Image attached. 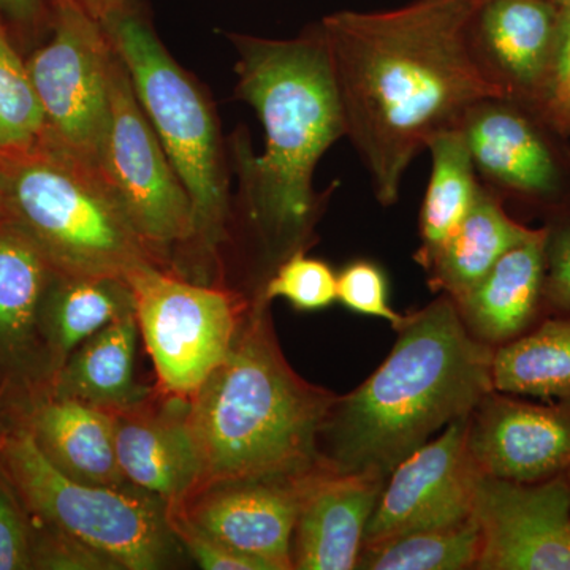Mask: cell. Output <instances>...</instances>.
Wrapping results in <instances>:
<instances>
[{
  "label": "cell",
  "mask_w": 570,
  "mask_h": 570,
  "mask_svg": "<svg viewBox=\"0 0 570 570\" xmlns=\"http://www.w3.org/2000/svg\"><path fill=\"white\" fill-rule=\"evenodd\" d=\"M2 426H3V423H2V422H0V430H2Z\"/></svg>",
  "instance_id": "cell-39"
},
{
  "label": "cell",
  "mask_w": 570,
  "mask_h": 570,
  "mask_svg": "<svg viewBox=\"0 0 570 570\" xmlns=\"http://www.w3.org/2000/svg\"><path fill=\"white\" fill-rule=\"evenodd\" d=\"M138 102L194 206V262L216 264L228 242L230 176L216 112L202 86L168 52L141 0L102 22Z\"/></svg>",
  "instance_id": "cell-6"
},
{
  "label": "cell",
  "mask_w": 570,
  "mask_h": 570,
  "mask_svg": "<svg viewBox=\"0 0 570 570\" xmlns=\"http://www.w3.org/2000/svg\"><path fill=\"white\" fill-rule=\"evenodd\" d=\"M268 305L255 294L227 358L187 400L200 463L197 491L238 480L299 478L321 464L318 436L336 395L288 365Z\"/></svg>",
  "instance_id": "cell-4"
},
{
  "label": "cell",
  "mask_w": 570,
  "mask_h": 570,
  "mask_svg": "<svg viewBox=\"0 0 570 570\" xmlns=\"http://www.w3.org/2000/svg\"><path fill=\"white\" fill-rule=\"evenodd\" d=\"M132 311L134 295L126 281L56 272L40 305V333L55 376L75 348Z\"/></svg>",
  "instance_id": "cell-23"
},
{
  "label": "cell",
  "mask_w": 570,
  "mask_h": 570,
  "mask_svg": "<svg viewBox=\"0 0 570 570\" xmlns=\"http://www.w3.org/2000/svg\"><path fill=\"white\" fill-rule=\"evenodd\" d=\"M535 111L554 129L570 137V0L560 2L553 63Z\"/></svg>",
  "instance_id": "cell-33"
},
{
  "label": "cell",
  "mask_w": 570,
  "mask_h": 570,
  "mask_svg": "<svg viewBox=\"0 0 570 570\" xmlns=\"http://www.w3.org/2000/svg\"><path fill=\"white\" fill-rule=\"evenodd\" d=\"M479 570H570V478L524 483L480 478Z\"/></svg>",
  "instance_id": "cell-13"
},
{
  "label": "cell",
  "mask_w": 570,
  "mask_h": 570,
  "mask_svg": "<svg viewBox=\"0 0 570 570\" xmlns=\"http://www.w3.org/2000/svg\"><path fill=\"white\" fill-rule=\"evenodd\" d=\"M468 426L469 415L453 420L441 436L393 469L367 521L363 546L455 527L474 517L483 474L469 452Z\"/></svg>",
  "instance_id": "cell-12"
},
{
  "label": "cell",
  "mask_w": 570,
  "mask_h": 570,
  "mask_svg": "<svg viewBox=\"0 0 570 570\" xmlns=\"http://www.w3.org/2000/svg\"><path fill=\"white\" fill-rule=\"evenodd\" d=\"M32 520V569L94 570L118 569L102 553L58 528Z\"/></svg>",
  "instance_id": "cell-31"
},
{
  "label": "cell",
  "mask_w": 570,
  "mask_h": 570,
  "mask_svg": "<svg viewBox=\"0 0 570 570\" xmlns=\"http://www.w3.org/2000/svg\"><path fill=\"white\" fill-rule=\"evenodd\" d=\"M45 115L20 48L0 20V153L39 145Z\"/></svg>",
  "instance_id": "cell-28"
},
{
  "label": "cell",
  "mask_w": 570,
  "mask_h": 570,
  "mask_svg": "<svg viewBox=\"0 0 570 570\" xmlns=\"http://www.w3.org/2000/svg\"><path fill=\"white\" fill-rule=\"evenodd\" d=\"M534 232L513 219L504 202L480 184L463 223L426 269L431 291L455 298L478 284L513 246Z\"/></svg>",
  "instance_id": "cell-24"
},
{
  "label": "cell",
  "mask_w": 570,
  "mask_h": 570,
  "mask_svg": "<svg viewBox=\"0 0 570 570\" xmlns=\"http://www.w3.org/2000/svg\"><path fill=\"white\" fill-rule=\"evenodd\" d=\"M31 569V515L0 471V570Z\"/></svg>",
  "instance_id": "cell-34"
},
{
  "label": "cell",
  "mask_w": 570,
  "mask_h": 570,
  "mask_svg": "<svg viewBox=\"0 0 570 570\" xmlns=\"http://www.w3.org/2000/svg\"><path fill=\"white\" fill-rule=\"evenodd\" d=\"M164 396L156 403L149 395L108 414L124 478L165 508H175L197 491L200 463L187 425V401Z\"/></svg>",
  "instance_id": "cell-18"
},
{
  "label": "cell",
  "mask_w": 570,
  "mask_h": 570,
  "mask_svg": "<svg viewBox=\"0 0 570 570\" xmlns=\"http://www.w3.org/2000/svg\"><path fill=\"white\" fill-rule=\"evenodd\" d=\"M10 425L24 428L45 459L69 478L112 489L132 487L119 468L107 411L47 393Z\"/></svg>",
  "instance_id": "cell-21"
},
{
  "label": "cell",
  "mask_w": 570,
  "mask_h": 570,
  "mask_svg": "<svg viewBox=\"0 0 570 570\" xmlns=\"http://www.w3.org/2000/svg\"><path fill=\"white\" fill-rule=\"evenodd\" d=\"M480 184L550 216L570 206V145L528 105L487 97L460 124Z\"/></svg>",
  "instance_id": "cell-11"
},
{
  "label": "cell",
  "mask_w": 570,
  "mask_h": 570,
  "mask_svg": "<svg viewBox=\"0 0 570 570\" xmlns=\"http://www.w3.org/2000/svg\"><path fill=\"white\" fill-rule=\"evenodd\" d=\"M163 395L187 401L223 365L247 313L242 295L157 265L126 277Z\"/></svg>",
  "instance_id": "cell-8"
},
{
  "label": "cell",
  "mask_w": 570,
  "mask_h": 570,
  "mask_svg": "<svg viewBox=\"0 0 570 570\" xmlns=\"http://www.w3.org/2000/svg\"><path fill=\"white\" fill-rule=\"evenodd\" d=\"M0 216L59 273L126 281L142 265L164 268L100 170L48 142L0 153Z\"/></svg>",
  "instance_id": "cell-5"
},
{
  "label": "cell",
  "mask_w": 570,
  "mask_h": 570,
  "mask_svg": "<svg viewBox=\"0 0 570 570\" xmlns=\"http://www.w3.org/2000/svg\"><path fill=\"white\" fill-rule=\"evenodd\" d=\"M491 374L498 392L570 400V314L546 316L523 336L494 348Z\"/></svg>",
  "instance_id": "cell-25"
},
{
  "label": "cell",
  "mask_w": 570,
  "mask_h": 570,
  "mask_svg": "<svg viewBox=\"0 0 570 570\" xmlns=\"http://www.w3.org/2000/svg\"><path fill=\"white\" fill-rule=\"evenodd\" d=\"M478 2L414 0L321 20L346 137L382 206L396 204L409 165L438 135L460 127L479 100L502 97L469 43Z\"/></svg>",
  "instance_id": "cell-1"
},
{
  "label": "cell",
  "mask_w": 570,
  "mask_h": 570,
  "mask_svg": "<svg viewBox=\"0 0 570 570\" xmlns=\"http://www.w3.org/2000/svg\"><path fill=\"white\" fill-rule=\"evenodd\" d=\"M546 228H534L478 284L455 296L461 322L480 343L498 348L523 336L546 317Z\"/></svg>",
  "instance_id": "cell-20"
},
{
  "label": "cell",
  "mask_w": 570,
  "mask_h": 570,
  "mask_svg": "<svg viewBox=\"0 0 570 570\" xmlns=\"http://www.w3.org/2000/svg\"><path fill=\"white\" fill-rule=\"evenodd\" d=\"M307 474L217 483L181 505L165 509L178 510L206 534L262 562L266 570H291L292 539Z\"/></svg>",
  "instance_id": "cell-16"
},
{
  "label": "cell",
  "mask_w": 570,
  "mask_h": 570,
  "mask_svg": "<svg viewBox=\"0 0 570 570\" xmlns=\"http://www.w3.org/2000/svg\"><path fill=\"white\" fill-rule=\"evenodd\" d=\"M468 448L490 478H570V400L535 403L491 390L469 415Z\"/></svg>",
  "instance_id": "cell-15"
},
{
  "label": "cell",
  "mask_w": 570,
  "mask_h": 570,
  "mask_svg": "<svg viewBox=\"0 0 570 570\" xmlns=\"http://www.w3.org/2000/svg\"><path fill=\"white\" fill-rule=\"evenodd\" d=\"M337 302L352 313L384 318L393 330L403 324L406 317L390 306L384 269L366 258L348 262L337 273Z\"/></svg>",
  "instance_id": "cell-30"
},
{
  "label": "cell",
  "mask_w": 570,
  "mask_h": 570,
  "mask_svg": "<svg viewBox=\"0 0 570 570\" xmlns=\"http://www.w3.org/2000/svg\"><path fill=\"white\" fill-rule=\"evenodd\" d=\"M165 513H167L168 527L174 532L179 546L186 549L190 558L197 562L198 568L205 570H266L262 562L246 557L206 534L178 510L165 509Z\"/></svg>",
  "instance_id": "cell-35"
},
{
  "label": "cell",
  "mask_w": 570,
  "mask_h": 570,
  "mask_svg": "<svg viewBox=\"0 0 570 570\" xmlns=\"http://www.w3.org/2000/svg\"><path fill=\"white\" fill-rule=\"evenodd\" d=\"M558 24L554 0H479L469 43L502 97L535 110L549 81Z\"/></svg>",
  "instance_id": "cell-17"
},
{
  "label": "cell",
  "mask_w": 570,
  "mask_h": 570,
  "mask_svg": "<svg viewBox=\"0 0 570 570\" xmlns=\"http://www.w3.org/2000/svg\"><path fill=\"white\" fill-rule=\"evenodd\" d=\"M227 37L236 50V97L254 108L265 130L258 156L236 135L234 160L239 208L269 277L309 246L332 194L314 190V171L346 137V126L321 21L294 39Z\"/></svg>",
  "instance_id": "cell-2"
},
{
  "label": "cell",
  "mask_w": 570,
  "mask_h": 570,
  "mask_svg": "<svg viewBox=\"0 0 570 570\" xmlns=\"http://www.w3.org/2000/svg\"><path fill=\"white\" fill-rule=\"evenodd\" d=\"M70 2L77 3L86 13L104 22L121 9L126 0H70Z\"/></svg>",
  "instance_id": "cell-37"
},
{
  "label": "cell",
  "mask_w": 570,
  "mask_h": 570,
  "mask_svg": "<svg viewBox=\"0 0 570 570\" xmlns=\"http://www.w3.org/2000/svg\"><path fill=\"white\" fill-rule=\"evenodd\" d=\"M0 471L33 520L80 540L116 568L156 570L174 561L179 542L159 499L134 487L112 489L69 478L45 459L24 428L0 430Z\"/></svg>",
  "instance_id": "cell-7"
},
{
  "label": "cell",
  "mask_w": 570,
  "mask_h": 570,
  "mask_svg": "<svg viewBox=\"0 0 570 570\" xmlns=\"http://www.w3.org/2000/svg\"><path fill=\"white\" fill-rule=\"evenodd\" d=\"M99 170L146 246L164 268L176 272V255L194 250L193 202L138 102L119 55Z\"/></svg>",
  "instance_id": "cell-10"
},
{
  "label": "cell",
  "mask_w": 570,
  "mask_h": 570,
  "mask_svg": "<svg viewBox=\"0 0 570 570\" xmlns=\"http://www.w3.org/2000/svg\"><path fill=\"white\" fill-rule=\"evenodd\" d=\"M138 330L135 311L104 326L75 348L52 381V395L115 412L151 395L135 381Z\"/></svg>",
  "instance_id": "cell-22"
},
{
  "label": "cell",
  "mask_w": 570,
  "mask_h": 570,
  "mask_svg": "<svg viewBox=\"0 0 570 570\" xmlns=\"http://www.w3.org/2000/svg\"><path fill=\"white\" fill-rule=\"evenodd\" d=\"M257 294L266 303L283 298L296 311L314 313L337 302V275L326 262L298 250L277 266Z\"/></svg>",
  "instance_id": "cell-29"
},
{
  "label": "cell",
  "mask_w": 570,
  "mask_h": 570,
  "mask_svg": "<svg viewBox=\"0 0 570 570\" xmlns=\"http://www.w3.org/2000/svg\"><path fill=\"white\" fill-rule=\"evenodd\" d=\"M387 358L355 390L336 396L321 436L322 466L389 479L393 469L494 390V348L469 335L442 294L406 314Z\"/></svg>",
  "instance_id": "cell-3"
},
{
  "label": "cell",
  "mask_w": 570,
  "mask_h": 570,
  "mask_svg": "<svg viewBox=\"0 0 570 570\" xmlns=\"http://www.w3.org/2000/svg\"><path fill=\"white\" fill-rule=\"evenodd\" d=\"M0 20L21 50L50 32V0H0Z\"/></svg>",
  "instance_id": "cell-36"
},
{
  "label": "cell",
  "mask_w": 570,
  "mask_h": 570,
  "mask_svg": "<svg viewBox=\"0 0 570 570\" xmlns=\"http://www.w3.org/2000/svg\"><path fill=\"white\" fill-rule=\"evenodd\" d=\"M428 151L431 176L420 212V246L414 255L425 272L463 223L480 187L461 127L438 135Z\"/></svg>",
  "instance_id": "cell-26"
},
{
  "label": "cell",
  "mask_w": 570,
  "mask_h": 570,
  "mask_svg": "<svg viewBox=\"0 0 570 570\" xmlns=\"http://www.w3.org/2000/svg\"><path fill=\"white\" fill-rule=\"evenodd\" d=\"M480 531L474 517L455 527L436 528L366 543L355 569L463 570L475 569Z\"/></svg>",
  "instance_id": "cell-27"
},
{
  "label": "cell",
  "mask_w": 570,
  "mask_h": 570,
  "mask_svg": "<svg viewBox=\"0 0 570 570\" xmlns=\"http://www.w3.org/2000/svg\"><path fill=\"white\" fill-rule=\"evenodd\" d=\"M554 2L560 3V2H562V0H554Z\"/></svg>",
  "instance_id": "cell-38"
},
{
  "label": "cell",
  "mask_w": 570,
  "mask_h": 570,
  "mask_svg": "<svg viewBox=\"0 0 570 570\" xmlns=\"http://www.w3.org/2000/svg\"><path fill=\"white\" fill-rule=\"evenodd\" d=\"M56 269L17 224L0 216V422L50 393L52 367L40 305Z\"/></svg>",
  "instance_id": "cell-14"
},
{
  "label": "cell",
  "mask_w": 570,
  "mask_h": 570,
  "mask_svg": "<svg viewBox=\"0 0 570 570\" xmlns=\"http://www.w3.org/2000/svg\"><path fill=\"white\" fill-rule=\"evenodd\" d=\"M48 40L26 59L41 110V141L99 170L118 52L102 22L70 0H50Z\"/></svg>",
  "instance_id": "cell-9"
},
{
  "label": "cell",
  "mask_w": 570,
  "mask_h": 570,
  "mask_svg": "<svg viewBox=\"0 0 570 570\" xmlns=\"http://www.w3.org/2000/svg\"><path fill=\"white\" fill-rule=\"evenodd\" d=\"M387 479L343 474L318 464L306 475L292 564L298 570L355 569L367 521Z\"/></svg>",
  "instance_id": "cell-19"
},
{
  "label": "cell",
  "mask_w": 570,
  "mask_h": 570,
  "mask_svg": "<svg viewBox=\"0 0 570 570\" xmlns=\"http://www.w3.org/2000/svg\"><path fill=\"white\" fill-rule=\"evenodd\" d=\"M546 316L570 314V206L546 217Z\"/></svg>",
  "instance_id": "cell-32"
}]
</instances>
